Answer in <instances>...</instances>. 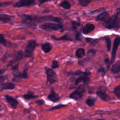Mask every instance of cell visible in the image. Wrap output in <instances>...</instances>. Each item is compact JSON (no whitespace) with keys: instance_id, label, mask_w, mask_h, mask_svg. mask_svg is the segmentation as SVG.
<instances>
[{"instance_id":"cell-48","label":"cell","mask_w":120,"mask_h":120,"mask_svg":"<svg viewBox=\"0 0 120 120\" xmlns=\"http://www.w3.org/2000/svg\"></svg>"},{"instance_id":"cell-3","label":"cell","mask_w":120,"mask_h":120,"mask_svg":"<svg viewBox=\"0 0 120 120\" xmlns=\"http://www.w3.org/2000/svg\"><path fill=\"white\" fill-rule=\"evenodd\" d=\"M39 28L43 30L46 31H52L62 30H61L62 31L63 30V26L61 24L51 22H46L44 24L40 25L39 26Z\"/></svg>"},{"instance_id":"cell-34","label":"cell","mask_w":120,"mask_h":120,"mask_svg":"<svg viewBox=\"0 0 120 120\" xmlns=\"http://www.w3.org/2000/svg\"><path fill=\"white\" fill-rule=\"evenodd\" d=\"M105 73H106L105 69V68L104 67H101L100 68H99L98 69V74L100 73L101 75H102V76H103L105 75Z\"/></svg>"},{"instance_id":"cell-28","label":"cell","mask_w":120,"mask_h":120,"mask_svg":"<svg viewBox=\"0 0 120 120\" xmlns=\"http://www.w3.org/2000/svg\"><path fill=\"white\" fill-rule=\"evenodd\" d=\"M80 24L75 21L71 22V27L73 30H76L80 26Z\"/></svg>"},{"instance_id":"cell-46","label":"cell","mask_w":120,"mask_h":120,"mask_svg":"<svg viewBox=\"0 0 120 120\" xmlns=\"http://www.w3.org/2000/svg\"><path fill=\"white\" fill-rule=\"evenodd\" d=\"M104 120V119H98V120Z\"/></svg>"},{"instance_id":"cell-30","label":"cell","mask_w":120,"mask_h":120,"mask_svg":"<svg viewBox=\"0 0 120 120\" xmlns=\"http://www.w3.org/2000/svg\"><path fill=\"white\" fill-rule=\"evenodd\" d=\"M79 4L82 7L87 6L92 0H78Z\"/></svg>"},{"instance_id":"cell-33","label":"cell","mask_w":120,"mask_h":120,"mask_svg":"<svg viewBox=\"0 0 120 120\" xmlns=\"http://www.w3.org/2000/svg\"><path fill=\"white\" fill-rule=\"evenodd\" d=\"M105 39L106 43V47H107V51H110L111 47V42L110 39L108 37L105 38Z\"/></svg>"},{"instance_id":"cell-10","label":"cell","mask_w":120,"mask_h":120,"mask_svg":"<svg viewBox=\"0 0 120 120\" xmlns=\"http://www.w3.org/2000/svg\"><path fill=\"white\" fill-rule=\"evenodd\" d=\"M120 39L119 37L116 38L114 39L113 44L112 51V54H111V60L110 62L111 63L113 62V61L115 60L117 50L120 45Z\"/></svg>"},{"instance_id":"cell-32","label":"cell","mask_w":120,"mask_h":120,"mask_svg":"<svg viewBox=\"0 0 120 120\" xmlns=\"http://www.w3.org/2000/svg\"><path fill=\"white\" fill-rule=\"evenodd\" d=\"M95 102V101L94 100V99L90 98H89L87 99L85 101L86 104L90 106H92L94 105Z\"/></svg>"},{"instance_id":"cell-18","label":"cell","mask_w":120,"mask_h":120,"mask_svg":"<svg viewBox=\"0 0 120 120\" xmlns=\"http://www.w3.org/2000/svg\"><path fill=\"white\" fill-rule=\"evenodd\" d=\"M52 38L55 40H67V41H73L74 38L72 35L69 33H66L63 36L57 38L53 36H52Z\"/></svg>"},{"instance_id":"cell-16","label":"cell","mask_w":120,"mask_h":120,"mask_svg":"<svg viewBox=\"0 0 120 120\" xmlns=\"http://www.w3.org/2000/svg\"><path fill=\"white\" fill-rule=\"evenodd\" d=\"M14 16L5 14H0V21L5 23H12Z\"/></svg>"},{"instance_id":"cell-39","label":"cell","mask_w":120,"mask_h":120,"mask_svg":"<svg viewBox=\"0 0 120 120\" xmlns=\"http://www.w3.org/2000/svg\"><path fill=\"white\" fill-rule=\"evenodd\" d=\"M103 10V9H98V10H93V11H91V12L90 13V15H95V14H96L97 13H100V12H101V11H102Z\"/></svg>"},{"instance_id":"cell-40","label":"cell","mask_w":120,"mask_h":120,"mask_svg":"<svg viewBox=\"0 0 120 120\" xmlns=\"http://www.w3.org/2000/svg\"><path fill=\"white\" fill-rule=\"evenodd\" d=\"M7 78V76L0 75V83L3 82Z\"/></svg>"},{"instance_id":"cell-2","label":"cell","mask_w":120,"mask_h":120,"mask_svg":"<svg viewBox=\"0 0 120 120\" xmlns=\"http://www.w3.org/2000/svg\"><path fill=\"white\" fill-rule=\"evenodd\" d=\"M22 23L26 27L35 28L37 26V17L29 15L22 14L21 15Z\"/></svg>"},{"instance_id":"cell-26","label":"cell","mask_w":120,"mask_h":120,"mask_svg":"<svg viewBox=\"0 0 120 120\" xmlns=\"http://www.w3.org/2000/svg\"><path fill=\"white\" fill-rule=\"evenodd\" d=\"M59 6L63 8H64V9H69L71 8V5L68 2V0H63V1H62L59 4Z\"/></svg>"},{"instance_id":"cell-12","label":"cell","mask_w":120,"mask_h":120,"mask_svg":"<svg viewBox=\"0 0 120 120\" xmlns=\"http://www.w3.org/2000/svg\"><path fill=\"white\" fill-rule=\"evenodd\" d=\"M60 98V97L57 94L53 88H52L50 90V92L47 96V99L55 103L58 102Z\"/></svg>"},{"instance_id":"cell-36","label":"cell","mask_w":120,"mask_h":120,"mask_svg":"<svg viewBox=\"0 0 120 120\" xmlns=\"http://www.w3.org/2000/svg\"><path fill=\"white\" fill-rule=\"evenodd\" d=\"M59 67V63H58V61L57 60H53L52 61V68L53 69H55V68H58Z\"/></svg>"},{"instance_id":"cell-43","label":"cell","mask_w":120,"mask_h":120,"mask_svg":"<svg viewBox=\"0 0 120 120\" xmlns=\"http://www.w3.org/2000/svg\"><path fill=\"white\" fill-rule=\"evenodd\" d=\"M51 0H38L39 1V6H40L41 5H42V4H43L45 2H48V1H50Z\"/></svg>"},{"instance_id":"cell-24","label":"cell","mask_w":120,"mask_h":120,"mask_svg":"<svg viewBox=\"0 0 120 120\" xmlns=\"http://www.w3.org/2000/svg\"><path fill=\"white\" fill-rule=\"evenodd\" d=\"M120 62L119 60L117 61L112 66V72L114 74H117L120 72Z\"/></svg>"},{"instance_id":"cell-44","label":"cell","mask_w":120,"mask_h":120,"mask_svg":"<svg viewBox=\"0 0 120 120\" xmlns=\"http://www.w3.org/2000/svg\"><path fill=\"white\" fill-rule=\"evenodd\" d=\"M97 51L94 49H90L88 51V53H91L92 54H95L97 53Z\"/></svg>"},{"instance_id":"cell-42","label":"cell","mask_w":120,"mask_h":120,"mask_svg":"<svg viewBox=\"0 0 120 120\" xmlns=\"http://www.w3.org/2000/svg\"><path fill=\"white\" fill-rule=\"evenodd\" d=\"M105 62L106 65H107V69H108L109 68V66H110V61H109V60L108 59H107V58H106V59H105Z\"/></svg>"},{"instance_id":"cell-13","label":"cell","mask_w":120,"mask_h":120,"mask_svg":"<svg viewBox=\"0 0 120 120\" xmlns=\"http://www.w3.org/2000/svg\"><path fill=\"white\" fill-rule=\"evenodd\" d=\"M23 57H24L23 52L21 50L18 51L16 52V54H15V57L14 59L12 60L9 62L8 66H12L16 62H19L23 58Z\"/></svg>"},{"instance_id":"cell-1","label":"cell","mask_w":120,"mask_h":120,"mask_svg":"<svg viewBox=\"0 0 120 120\" xmlns=\"http://www.w3.org/2000/svg\"><path fill=\"white\" fill-rule=\"evenodd\" d=\"M120 12L118 11L111 17H110L108 21L105 24V27L107 29H113L118 30L120 28Z\"/></svg>"},{"instance_id":"cell-11","label":"cell","mask_w":120,"mask_h":120,"mask_svg":"<svg viewBox=\"0 0 120 120\" xmlns=\"http://www.w3.org/2000/svg\"><path fill=\"white\" fill-rule=\"evenodd\" d=\"M28 67H26L22 72H18L14 74V78L12 79L13 81H16L17 80H20L22 79H26L28 77Z\"/></svg>"},{"instance_id":"cell-7","label":"cell","mask_w":120,"mask_h":120,"mask_svg":"<svg viewBox=\"0 0 120 120\" xmlns=\"http://www.w3.org/2000/svg\"><path fill=\"white\" fill-rule=\"evenodd\" d=\"M91 73L90 72H83V74L80 75L75 81V85H77L80 82H83L84 84H88L90 81V78L89 77Z\"/></svg>"},{"instance_id":"cell-41","label":"cell","mask_w":120,"mask_h":120,"mask_svg":"<svg viewBox=\"0 0 120 120\" xmlns=\"http://www.w3.org/2000/svg\"><path fill=\"white\" fill-rule=\"evenodd\" d=\"M18 63H17L14 65H12L11 67V69L14 71L18 70Z\"/></svg>"},{"instance_id":"cell-22","label":"cell","mask_w":120,"mask_h":120,"mask_svg":"<svg viewBox=\"0 0 120 120\" xmlns=\"http://www.w3.org/2000/svg\"><path fill=\"white\" fill-rule=\"evenodd\" d=\"M22 97L25 100H27L33 99H35L38 98V96L35 95L33 92H32L30 91H29L28 93L23 95Z\"/></svg>"},{"instance_id":"cell-38","label":"cell","mask_w":120,"mask_h":120,"mask_svg":"<svg viewBox=\"0 0 120 120\" xmlns=\"http://www.w3.org/2000/svg\"><path fill=\"white\" fill-rule=\"evenodd\" d=\"M35 103L38 105H44L45 104V101L42 99H38V100H37L35 101Z\"/></svg>"},{"instance_id":"cell-20","label":"cell","mask_w":120,"mask_h":120,"mask_svg":"<svg viewBox=\"0 0 120 120\" xmlns=\"http://www.w3.org/2000/svg\"><path fill=\"white\" fill-rule=\"evenodd\" d=\"M95 28V27L94 24L91 23H88L83 27L82 32L84 34H87L94 30Z\"/></svg>"},{"instance_id":"cell-4","label":"cell","mask_w":120,"mask_h":120,"mask_svg":"<svg viewBox=\"0 0 120 120\" xmlns=\"http://www.w3.org/2000/svg\"><path fill=\"white\" fill-rule=\"evenodd\" d=\"M85 90L83 85H80L78 87L76 90L72 92L70 95L69 98L74 100H78L81 99L85 93Z\"/></svg>"},{"instance_id":"cell-19","label":"cell","mask_w":120,"mask_h":120,"mask_svg":"<svg viewBox=\"0 0 120 120\" xmlns=\"http://www.w3.org/2000/svg\"><path fill=\"white\" fill-rule=\"evenodd\" d=\"M15 85L14 83L10 82L2 83L1 84L0 91L6 90H13L15 89Z\"/></svg>"},{"instance_id":"cell-14","label":"cell","mask_w":120,"mask_h":120,"mask_svg":"<svg viewBox=\"0 0 120 120\" xmlns=\"http://www.w3.org/2000/svg\"><path fill=\"white\" fill-rule=\"evenodd\" d=\"M110 18L109 15L107 12L104 11L99 14L96 18V20L98 21L103 22L105 23L107 22Z\"/></svg>"},{"instance_id":"cell-27","label":"cell","mask_w":120,"mask_h":120,"mask_svg":"<svg viewBox=\"0 0 120 120\" xmlns=\"http://www.w3.org/2000/svg\"><path fill=\"white\" fill-rule=\"evenodd\" d=\"M114 94L117 96L118 98H120V85H118L115 87L113 90Z\"/></svg>"},{"instance_id":"cell-37","label":"cell","mask_w":120,"mask_h":120,"mask_svg":"<svg viewBox=\"0 0 120 120\" xmlns=\"http://www.w3.org/2000/svg\"><path fill=\"white\" fill-rule=\"evenodd\" d=\"M82 37L80 32H78L75 34V39L77 41H81L82 39Z\"/></svg>"},{"instance_id":"cell-45","label":"cell","mask_w":120,"mask_h":120,"mask_svg":"<svg viewBox=\"0 0 120 120\" xmlns=\"http://www.w3.org/2000/svg\"><path fill=\"white\" fill-rule=\"evenodd\" d=\"M5 72V70L4 69H0V75L3 74Z\"/></svg>"},{"instance_id":"cell-29","label":"cell","mask_w":120,"mask_h":120,"mask_svg":"<svg viewBox=\"0 0 120 120\" xmlns=\"http://www.w3.org/2000/svg\"><path fill=\"white\" fill-rule=\"evenodd\" d=\"M67 105H64V104H59V105H58L56 106L52 107V108H51L50 109L48 110V111H53V110H57V109H60L61 108L66 107V106H67Z\"/></svg>"},{"instance_id":"cell-31","label":"cell","mask_w":120,"mask_h":120,"mask_svg":"<svg viewBox=\"0 0 120 120\" xmlns=\"http://www.w3.org/2000/svg\"><path fill=\"white\" fill-rule=\"evenodd\" d=\"M86 41H87V43H89L90 44L92 45H95L97 42L98 41L97 39H92L91 38H85Z\"/></svg>"},{"instance_id":"cell-35","label":"cell","mask_w":120,"mask_h":120,"mask_svg":"<svg viewBox=\"0 0 120 120\" xmlns=\"http://www.w3.org/2000/svg\"><path fill=\"white\" fill-rule=\"evenodd\" d=\"M12 3V2H0V8L5 7L9 6Z\"/></svg>"},{"instance_id":"cell-15","label":"cell","mask_w":120,"mask_h":120,"mask_svg":"<svg viewBox=\"0 0 120 120\" xmlns=\"http://www.w3.org/2000/svg\"><path fill=\"white\" fill-rule=\"evenodd\" d=\"M5 98L7 101L11 106L12 108H13L14 109H15L17 107L18 104V102L16 99H15L13 97L8 95H5Z\"/></svg>"},{"instance_id":"cell-17","label":"cell","mask_w":120,"mask_h":120,"mask_svg":"<svg viewBox=\"0 0 120 120\" xmlns=\"http://www.w3.org/2000/svg\"><path fill=\"white\" fill-rule=\"evenodd\" d=\"M97 95L102 100L108 102L111 99L110 96L106 93L105 91L98 90L97 91Z\"/></svg>"},{"instance_id":"cell-23","label":"cell","mask_w":120,"mask_h":120,"mask_svg":"<svg viewBox=\"0 0 120 120\" xmlns=\"http://www.w3.org/2000/svg\"><path fill=\"white\" fill-rule=\"evenodd\" d=\"M52 46L49 43H45L41 45V49L45 53L49 52L52 49Z\"/></svg>"},{"instance_id":"cell-47","label":"cell","mask_w":120,"mask_h":120,"mask_svg":"<svg viewBox=\"0 0 120 120\" xmlns=\"http://www.w3.org/2000/svg\"></svg>"},{"instance_id":"cell-21","label":"cell","mask_w":120,"mask_h":120,"mask_svg":"<svg viewBox=\"0 0 120 120\" xmlns=\"http://www.w3.org/2000/svg\"><path fill=\"white\" fill-rule=\"evenodd\" d=\"M0 44L3 45L7 47H12V46H16V45L7 40L5 38L3 37V36L1 34H0Z\"/></svg>"},{"instance_id":"cell-8","label":"cell","mask_w":120,"mask_h":120,"mask_svg":"<svg viewBox=\"0 0 120 120\" xmlns=\"http://www.w3.org/2000/svg\"><path fill=\"white\" fill-rule=\"evenodd\" d=\"M45 21H52L58 23L59 24H61L62 22V19L60 17H54L53 16H44L39 17H37V21L38 22Z\"/></svg>"},{"instance_id":"cell-5","label":"cell","mask_w":120,"mask_h":120,"mask_svg":"<svg viewBox=\"0 0 120 120\" xmlns=\"http://www.w3.org/2000/svg\"><path fill=\"white\" fill-rule=\"evenodd\" d=\"M37 46V43L34 40H30L27 43L24 53V57H30L33 55V51Z\"/></svg>"},{"instance_id":"cell-9","label":"cell","mask_w":120,"mask_h":120,"mask_svg":"<svg viewBox=\"0 0 120 120\" xmlns=\"http://www.w3.org/2000/svg\"><path fill=\"white\" fill-rule=\"evenodd\" d=\"M35 0H19L15 2L14 5L15 8H21L24 7H29L34 5Z\"/></svg>"},{"instance_id":"cell-25","label":"cell","mask_w":120,"mask_h":120,"mask_svg":"<svg viewBox=\"0 0 120 120\" xmlns=\"http://www.w3.org/2000/svg\"><path fill=\"white\" fill-rule=\"evenodd\" d=\"M75 56L78 58H82L85 55V51L83 48L78 49L75 52Z\"/></svg>"},{"instance_id":"cell-6","label":"cell","mask_w":120,"mask_h":120,"mask_svg":"<svg viewBox=\"0 0 120 120\" xmlns=\"http://www.w3.org/2000/svg\"><path fill=\"white\" fill-rule=\"evenodd\" d=\"M45 69L47 76V80L50 84H52L58 81V78L56 74L53 70L47 67H45Z\"/></svg>"}]
</instances>
